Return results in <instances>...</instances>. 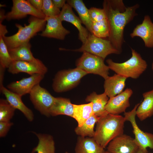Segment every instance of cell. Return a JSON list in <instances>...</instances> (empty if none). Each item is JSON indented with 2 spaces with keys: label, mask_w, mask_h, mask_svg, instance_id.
Segmentation results:
<instances>
[{
  "label": "cell",
  "mask_w": 153,
  "mask_h": 153,
  "mask_svg": "<svg viewBox=\"0 0 153 153\" xmlns=\"http://www.w3.org/2000/svg\"></svg>",
  "instance_id": "42"
},
{
  "label": "cell",
  "mask_w": 153,
  "mask_h": 153,
  "mask_svg": "<svg viewBox=\"0 0 153 153\" xmlns=\"http://www.w3.org/2000/svg\"><path fill=\"white\" fill-rule=\"evenodd\" d=\"M139 148L134 138L123 134L116 137L109 143L107 151L110 153H137Z\"/></svg>",
  "instance_id": "12"
},
{
  "label": "cell",
  "mask_w": 153,
  "mask_h": 153,
  "mask_svg": "<svg viewBox=\"0 0 153 153\" xmlns=\"http://www.w3.org/2000/svg\"><path fill=\"white\" fill-rule=\"evenodd\" d=\"M13 123L9 122L0 121V137H4L6 136Z\"/></svg>",
  "instance_id": "34"
},
{
  "label": "cell",
  "mask_w": 153,
  "mask_h": 153,
  "mask_svg": "<svg viewBox=\"0 0 153 153\" xmlns=\"http://www.w3.org/2000/svg\"><path fill=\"white\" fill-rule=\"evenodd\" d=\"M8 32L5 29H0V68L4 69H8L13 61L3 39Z\"/></svg>",
  "instance_id": "29"
},
{
  "label": "cell",
  "mask_w": 153,
  "mask_h": 153,
  "mask_svg": "<svg viewBox=\"0 0 153 153\" xmlns=\"http://www.w3.org/2000/svg\"><path fill=\"white\" fill-rule=\"evenodd\" d=\"M45 19L46 24L45 28L40 34L41 36L63 40L70 33V31L63 27L62 21L58 16L46 17Z\"/></svg>",
  "instance_id": "15"
},
{
  "label": "cell",
  "mask_w": 153,
  "mask_h": 153,
  "mask_svg": "<svg viewBox=\"0 0 153 153\" xmlns=\"http://www.w3.org/2000/svg\"><path fill=\"white\" fill-rule=\"evenodd\" d=\"M58 16L62 21L70 22L77 28L79 32V39L82 44L84 43L89 33L87 29L82 25L80 20L73 12L72 7L67 3L65 4Z\"/></svg>",
  "instance_id": "16"
},
{
  "label": "cell",
  "mask_w": 153,
  "mask_h": 153,
  "mask_svg": "<svg viewBox=\"0 0 153 153\" xmlns=\"http://www.w3.org/2000/svg\"><path fill=\"white\" fill-rule=\"evenodd\" d=\"M101 57L84 52L81 56L76 61V66L89 73L99 75L105 80L109 77V68L104 63Z\"/></svg>",
  "instance_id": "7"
},
{
  "label": "cell",
  "mask_w": 153,
  "mask_h": 153,
  "mask_svg": "<svg viewBox=\"0 0 153 153\" xmlns=\"http://www.w3.org/2000/svg\"><path fill=\"white\" fill-rule=\"evenodd\" d=\"M5 15L4 11L1 10L0 12V24H2L3 20L6 18Z\"/></svg>",
  "instance_id": "37"
},
{
  "label": "cell",
  "mask_w": 153,
  "mask_h": 153,
  "mask_svg": "<svg viewBox=\"0 0 153 153\" xmlns=\"http://www.w3.org/2000/svg\"><path fill=\"white\" fill-rule=\"evenodd\" d=\"M12 3L11 11L5 15V19L8 20L20 19L28 15L40 19H45L46 17L41 11L35 8L28 0H13Z\"/></svg>",
  "instance_id": "10"
},
{
  "label": "cell",
  "mask_w": 153,
  "mask_h": 153,
  "mask_svg": "<svg viewBox=\"0 0 153 153\" xmlns=\"http://www.w3.org/2000/svg\"><path fill=\"white\" fill-rule=\"evenodd\" d=\"M31 44L28 42L8 50L13 60L32 61L37 59L33 56L31 51Z\"/></svg>",
  "instance_id": "26"
},
{
  "label": "cell",
  "mask_w": 153,
  "mask_h": 153,
  "mask_svg": "<svg viewBox=\"0 0 153 153\" xmlns=\"http://www.w3.org/2000/svg\"><path fill=\"white\" fill-rule=\"evenodd\" d=\"M42 11L46 17L58 16L61 11L54 4L52 0H43Z\"/></svg>",
  "instance_id": "32"
},
{
  "label": "cell",
  "mask_w": 153,
  "mask_h": 153,
  "mask_svg": "<svg viewBox=\"0 0 153 153\" xmlns=\"http://www.w3.org/2000/svg\"><path fill=\"white\" fill-rule=\"evenodd\" d=\"M137 153H148V151L147 150H145L139 148Z\"/></svg>",
  "instance_id": "38"
},
{
  "label": "cell",
  "mask_w": 153,
  "mask_h": 153,
  "mask_svg": "<svg viewBox=\"0 0 153 153\" xmlns=\"http://www.w3.org/2000/svg\"><path fill=\"white\" fill-rule=\"evenodd\" d=\"M88 73L76 67L58 71L53 79L52 88L56 92L67 91L76 86L81 78Z\"/></svg>",
  "instance_id": "6"
},
{
  "label": "cell",
  "mask_w": 153,
  "mask_h": 153,
  "mask_svg": "<svg viewBox=\"0 0 153 153\" xmlns=\"http://www.w3.org/2000/svg\"><path fill=\"white\" fill-rule=\"evenodd\" d=\"M1 92L5 96L8 103L16 109L20 111L29 122L33 121L34 115L32 110L23 103L22 97L12 92L3 86L0 87Z\"/></svg>",
  "instance_id": "18"
},
{
  "label": "cell",
  "mask_w": 153,
  "mask_h": 153,
  "mask_svg": "<svg viewBox=\"0 0 153 153\" xmlns=\"http://www.w3.org/2000/svg\"><path fill=\"white\" fill-rule=\"evenodd\" d=\"M139 103L137 104L131 111L125 112L124 117L126 121H129L133 128L135 138L139 148L147 150L148 148L153 150V134L144 132L139 128L135 120L136 112Z\"/></svg>",
  "instance_id": "9"
},
{
  "label": "cell",
  "mask_w": 153,
  "mask_h": 153,
  "mask_svg": "<svg viewBox=\"0 0 153 153\" xmlns=\"http://www.w3.org/2000/svg\"><path fill=\"white\" fill-rule=\"evenodd\" d=\"M44 75L35 74L27 78L10 83L7 86L8 90L22 97L29 94L33 88L39 84L44 77Z\"/></svg>",
  "instance_id": "14"
},
{
  "label": "cell",
  "mask_w": 153,
  "mask_h": 153,
  "mask_svg": "<svg viewBox=\"0 0 153 153\" xmlns=\"http://www.w3.org/2000/svg\"><path fill=\"white\" fill-rule=\"evenodd\" d=\"M28 1L35 8L42 11L43 0H29Z\"/></svg>",
  "instance_id": "35"
},
{
  "label": "cell",
  "mask_w": 153,
  "mask_h": 153,
  "mask_svg": "<svg viewBox=\"0 0 153 153\" xmlns=\"http://www.w3.org/2000/svg\"><path fill=\"white\" fill-rule=\"evenodd\" d=\"M8 71L12 74L23 72L30 75L35 74L44 75L48 69L41 60L37 59L32 61L13 60L8 68Z\"/></svg>",
  "instance_id": "11"
},
{
  "label": "cell",
  "mask_w": 153,
  "mask_h": 153,
  "mask_svg": "<svg viewBox=\"0 0 153 153\" xmlns=\"http://www.w3.org/2000/svg\"><path fill=\"white\" fill-rule=\"evenodd\" d=\"M144 99L137 108L136 115L143 121L153 116V89L143 93Z\"/></svg>",
  "instance_id": "21"
},
{
  "label": "cell",
  "mask_w": 153,
  "mask_h": 153,
  "mask_svg": "<svg viewBox=\"0 0 153 153\" xmlns=\"http://www.w3.org/2000/svg\"><path fill=\"white\" fill-rule=\"evenodd\" d=\"M138 4L126 7L122 0H106L103 3L108 23V40L113 47L120 52L124 41V31L126 26L137 15Z\"/></svg>",
  "instance_id": "1"
},
{
  "label": "cell",
  "mask_w": 153,
  "mask_h": 153,
  "mask_svg": "<svg viewBox=\"0 0 153 153\" xmlns=\"http://www.w3.org/2000/svg\"><path fill=\"white\" fill-rule=\"evenodd\" d=\"M99 118L95 114L90 117L82 126L76 128L75 131L76 134L79 136L93 137L95 133L94 126Z\"/></svg>",
  "instance_id": "28"
},
{
  "label": "cell",
  "mask_w": 153,
  "mask_h": 153,
  "mask_svg": "<svg viewBox=\"0 0 153 153\" xmlns=\"http://www.w3.org/2000/svg\"><path fill=\"white\" fill-rule=\"evenodd\" d=\"M37 137L39 142L31 153H55V142L53 137L48 134L33 132Z\"/></svg>",
  "instance_id": "24"
},
{
  "label": "cell",
  "mask_w": 153,
  "mask_h": 153,
  "mask_svg": "<svg viewBox=\"0 0 153 153\" xmlns=\"http://www.w3.org/2000/svg\"><path fill=\"white\" fill-rule=\"evenodd\" d=\"M104 149L93 137L79 136L75 152V153H104Z\"/></svg>",
  "instance_id": "20"
},
{
  "label": "cell",
  "mask_w": 153,
  "mask_h": 153,
  "mask_svg": "<svg viewBox=\"0 0 153 153\" xmlns=\"http://www.w3.org/2000/svg\"><path fill=\"white\" fill-rule=\"evenodd\" d=\"M109 100V97L105 92L98 94L95 92H93L88 96L85 99L86 102L93 103V109L94 114L99 117L109 114L105 109Z\"/></svg>",
  "instance_id": "22"
},
{
  "label": "cell",
  "mask_w": 153,
  "mask_h": 153,
  "mask_svg": "<svg viewBox=\"0 0 153 153\" xmlns=\"http://www.w3.org/2000/svg\"><path fill=\"white\" fill-rule=\"evenodd\" d=\"M131 50V57L124 62L116 63L111 59H107L106 62L109 69L117 74L127 78L137 79L145 70L147 64L139 54L132 48Z\"/></svg>",
  "instance_id": "4"
},
{
  "label": "cell",
  "mask_w": 153,
  "mask_h": 153,
  "mask_svg": "<svg viewBox=\"0 0 153 153\" xmlns=\"http://www.w3.org/2000/svg\"><path fill=\"white\" fill-rule=\"evenodd\" d=\"M89 11L92 23L106 18L105 13L103 8L92 7L89 9Z\"/></svg>",
  "instance_id": "33"
},
{
  "label": "cell",
  "mask_w": 153,
  "mask_h": 153,
  "mask_svg": "<svg viewBox=\"0 0 153 153\" xmlns=\"http://www.w3.org/2000/svg\"><path fill=\"white\" fill-rule=\"evenodd\" d=\"M131 38L141 37L146 47H153V23L149 16L146 15L142 23L137 25L130 34Z\"/></svg>",
  "instance_id": "17"
},
{
  "label": "cell",
  "mask_w": 153,
  "mask_h": 153,
  "mask_svg": "<svg viewBox=\"0 0 153 153\" xmlns=\"http://www.w3.org/2000/svg\"><path fill=\"white\" fill-rule=\"evenodd\" d=\"M126 79V77L117 74L109 76L105 80L104 92L110 98L120 94L125 87Z\"/></svg>",
  "instance_id": "19"
},
{
  "label": "cell",
  "mask_w": 153,
  "mask_h": 153,
  "mask_svg": "<svg viewBox=\"0 0 153 153\" xmlns=\"http://www.w3.org/2000/svg\"><path fill=\"white\" fill-rule=\"evenodd\" d=\"M133 93L131 89L127 88L119 94L110 98L105 107L108 113L118 115L125 112L126 109L130 106L129 99Z\"/></svg>",
  "instance_id": "13"
},
{
  "label": "cell",
  "mask_w": 153,
  "mask_h": 153,
  "mask_svg": "<svg viewBox=\"0 0 153 153\" xmlns=\"http://www.w3.org/2000/svg\"><path fill=\"white\" fill-rule=\"evenodd\" d=\"M74 107L69 99L62 97H56L50 110V115L55 116L63 115L73 117Z\"/></svg>",
  "instance_id": "23"
},
{
  "label": "cell",
  "mask_w": 153,
  "mask_h": 153,
  "mask_svg": "<svg viewBox=\"0 0 153 153\" xmlns=\"http://www.w3.org/2000/svg\"><path fill=\"white\" fill-rule=\"evenodd\" d=\"M16 109L7 99H0V121L9 122L14 116Z\"/></svg>",
  "instance_id": "31"
},
{
  "label": "cell",
  "mask_w": 153,
  "mask_h": 153,
  "mask_svg": "<svg viewBox=\"0 0 153 153\" xmlns=\"http://www.w3.org/2000/svg\"><path fill=\"white\" fill-rule=\"evenodd\" d=\"M104 153H109V152L108 151H105V152H104Z\"/></svg>",
  "instance_id": "39"
},
{
  "label": "cell",
  "mask_w": 153,
  "mask_h": 153,
  "mask_svg": "<svg viewBox=\"0 0 153 153\" xmlns=\"http://www.w3.org/2000/svg\"><path fill=\"white\" fill-rule=\"evenodd\" d=\"M126 121L124 117L119 115L108 114L100 117L93 138L105 148L113 139L123 134Z\"/></svg>",
  "instance_id": "2"
},
{
  "label": "cell",
  "mask_w": 153,
  "mask_h": 153,
  "mask_svg": "<svg viewBox=\"0 0 153 153\" xmlns=\"http://www.w3.org/2000/svg\"><path fill=\"white\" fill-rule=\"evenodd\" d=\"M68 4L75 9L78 14L82 22L92 34V22L89 12V9L86 7L82 0H68Z\"/></svg>",
  "instance_id": "25"
},
{
  "label": "cell",
  "mask_w": 153,
  "mask_h": 153,
  "mask_svg": "<svg viewBox=\"0 0 153 153\" xmlns=\"http://www.w3.org/2000/svg\"><path fill=\"white\" fill-rule=\"evenodd\" d=\"M30 99L35 109L46 117L50 115V110L55 100L52 95L39 84L35 85L29 93Z\"/></svg>",
  "instance_id": "8"
},
{
  "label": "cell",
  "mask_w": 153,
  "mask_h": 153,
  "mask_svg": "<svg viewBox=\"0 0 153 153\" xmlns=\"http://www.w3.org/2000/svg\"><path fill=\"white\" fill-rule=\"evenodd\" d=\"M109 29L107 20L106 18L100 21L93 22L92 34L102 38L108 37Z\"/></svg>",
  "instance_id": "30"
},
{
  "label": "cell",
  "mask_w": 153,
  "mask_h": 153,
  "mask_svg": "<svg viewBox=\"0 0 153 153\" xmlns=\"http://www.w3.org/2000/svg\"><path fill=\"white\" fill-rule=\"evenodd\" d=\"M71 50L86 52L104 59L109 55L119 54L120 52L115 48L108 39L98 37L89 33L86 41L79 48Z\"/></svg>",
  "instance_id": "5"
},
{
  "label": "cell",
  "mask_w": 153,
  "mask_h": 153,
  "mask_svg": "<svg viewBox=\"0 0 153 153\" xmlns=\"http://www.w3.org/2000/svg\"><path fill=\"white\" fill-rule=\"evenodd\" d=\"M65 153H69L68 152H65Z\"/></svg>",
  "instance_id": "41"
},
{
  "label": "cell",
  "mask_w": 153,
  "mask_h": 153,
  "mask_svg": "<svg viewBox=\"0 0 153 153\" xmlns=\"http://www.w3.org/2000/svg\"><path fill=\"white\" fill-rule=\"evenodd\" d=\"M93 103L81 105L73 104V117L77 121L78 126H82L90 117L94 114L93 109Z\"/></svg>",
  "instance_id": "27"
},
{
  "label": "cell",
  "mask_w": 153,
  "mask_h": 153,
  "mask_svg": "<svg viewBox=\"0 0 153 153\" xmlns=\"http://www.w3.org/2000/svg\"><path fill=\"white\" fill-rule=\"evenodd\" d=\"M52 1L55 6L59 9L62 8L66 4V1L64 0H52Z\"/></svg>",
  "instance_id": "36"
},
{
  "label": "cell",
  "mask_w": 153,
  "mask_h": 153,
  "mask_svg": "<svg viewBox=\"0 0 153 153\" xmlns=\"http://www.w3.org/2000/svg\"><path fill=\"white\" fill-rule=\"evenodd\" d=\"M29 24L23 26L16 24L18 32L12 35L3 37L4 41L8 49L15 48L29 42L30 39L38 32L43 31L46 21L45 19H40L32 16L29 20Z\"/></svg>",
  "instance_id": "3"
},
{
  "label": "cell",
  "mask_w": 153,
  "mask_h": 153,
  "mask_svg": "<svg viewBox=\"0 0 153 153\" xmlns=\"http://www.w3.org/2000/svg\"><path fill=\"white\" fill-rule=\"evenodd\" d=\"M152 70L153 71V62L152 64Z\"/></svg>",
  "instance_id": "40"
}]
</instances>
